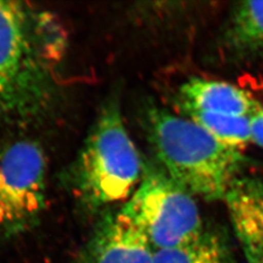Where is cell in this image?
Returning <instances> with one entry per match:
<instances>
[{
    "instance_id": "cell-1",
    "label": "cell",
    "mask_w": 263,
    "mask_h": 263,
    "mask_svg": "<svg viewBox=\"0 0 263 263\" xmlns=\"http://www.w3.org/2000/svg\"><path fill=\"white\" fill-rule=\"evenodd\" d=\"M66 49V31L50 12L0 1L1 121L32 122L47 112Z\"/></svg>"
},
{
    "instance_id": "cell-2",
    "label": "cell",
    "mask_w": 263,
    "mask_h": 263,
    "mask_svg": "<svg viewBox=\"0 0 263 263\" xmlns=\"http://www.w3.org/2000/svg\"><path fill=\"white\" fill-rule=\"evenodd\" d=\"M145 128L157 165L193 196L223 201L243 174V151L218 141L187 117L152 106Z\"/></svg>"
},
{
    "instance_id": "cell-3",
    "label": "cell",
    "mask_w": 263,
    "mask_h": 263,
    "mask_svg": "<svg viewBox=\"0 0 263 263\" xmlns=\"http://www.w3.org/2000/svg\"><path fill=\"white\" fill-rule=\"evenodd\" d=\"M145 164L125 127L116 102L102 108L69 171L77 198L91 210L131 197L140 185Z\"/></svg>"
},
{
    "instance_id": "cell-4",
    "label": "cell",
    "mask_w": 263,
    "mask_h": 263,
    "mask_svg": "<svg viewBox=\"0 0 263 263\" xmlns=\"http://www.w3.org/2000/svg\"><path fill=\"white\" fill-rule=\"evenodd\" d=\"M120 211L144 232L155 251L186 243L206 228L194 196L155 164H145L140 185Z\"/></svg>"
},
{
    "instance_id": "cell-5",
    "label": "cell",
    "mask_w": 263,
    "mask_h": 263,
    "mask_svg": "<svg viewBox=\"0 0 263 263\" xmlns=\"http://www.w3.org/2000/svg\"><path fill=\"white\" fill-rule=\"evenodd\" d=\"M47 162L34 141L0 145V231L17 234L34 226L46 203Z\"/></svg>"
},
{
    "instance_id": "cell-6",
    "label": "cell",
    "mask_w": 263,
    "mask_h": 263,
    "mask_svg": "<svg viewBox=\"0 0 263 263\" xmlns=\"http://www.w3.org/2000/svg\"><path fill=\"white\" fill-rule=\"evenodd\" d=\"M155 253L147 236L121 211L104 217L87 247L90 263H153Z\"/></svg>"
},
{
    "instance_id": "cell-7",
    "label": "cell",
    "mask_w": 263,
    "mask_h": 263,
    "mask_svg": "<svg viewBox=\"0 0 263 263\" xmlns=\"http://www.w3.org/2000/svg\"><path fill=\"white\" fill-rule=\"evenodd\" d=\"M223 202L247 263H263V178L242 174Z\"/></svg>"
},
{
    "instance_id": "cell-8",
    "label": "cell",
    "mask_w": 263,
    "mask_h": 263,
    "mask_svg": "<svg viewBox=\"0 0 263 263\" xmlns=\"http://www.w3.org/2000/svg\"><path fill=\"white\" fill-rule=\"evenodd\" d=\"M178 104L181 111L251 116L258 102L243 89L223 81L191 78L179 88Z\"/></svg>"
},
{
    "instance_id": "cell-9",
    "label": "cell",
    "mask_w": 263,
    "mask_h": 263,
    "mask_svg": "<svg viewBox=\"0 0 263 263\" xmlns=\"http://www.w3.org/2000/svg\"><path fill=\"white\" fill-rule=\"evenodd\" d=\"M153 263H235V258L224 235L205 228L186 243L156 251Z\"/></svg>"
},
{
    "instance_id": "cell-10",
    "label": "cell",
    "mask_w": 263,
    "mask_h": 263,
    "mask_svg": "<svg viewBox=\"0 0 263 263\" xmlns=\"http://www.w3.org/2000/svg\"><path fill=\"white\" fill-rule=\"evenodd\" d=\"M223 41L238 55L263 51V1H243L232 10Z\"/></svg>"
},
{
    "instance_id": "cell-11",
    "label": "cell",
    "mask_w": 263,
    "mask_h": 263,
    "mask_svg": "<svg viewBox=\"0 0 263 263\" xmlns=\"http://www.w3.org/2000/svg\"><path fill=\"white\" fill-rule=\"evenodd\" d=\"M185 117L204 128L218 141L239 151H244L252 142L249 116L193 112Z\"/></svg>"
},
{
    "instance_id": "cell-12",
    "label": "cell",
    "mask_w": 263,
    "mask_h": 263,
    "mask_svg": "<svg viewBox=\"0 0 263 263\" xmlns=\"http://www.w3.org/2000/svg\"><path fill=\"white\" fill-rule=\"evenodd\" d=\"M252 142L263 148V104H257L250 116Z\"/></svg>"
}]
</instances>
